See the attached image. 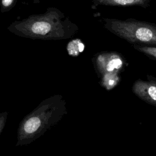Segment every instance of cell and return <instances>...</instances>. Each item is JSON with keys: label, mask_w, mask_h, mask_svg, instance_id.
<instances>
[{"label": "cell", "mask_w": 156, "mask_h": 156, "mask_svg": "<svg viewBox=\"0 0 156 156\" xmlns=\"http://www.w3.org/2000/svg\"><path fill=\"white\" fill-rule=\"evenodd\" d=\"M133 91L145 101L156 104V84L138 81L134 85Z\"/></svg>", "instance_id": "5"}, {"label": "cell", "mask_w": 156, "mask_h": 156, "mask_svg": "<svg viewBox=\"0 0 156 156\" xmlns=\"http://www.w3.org/2000/svg\"><path fill=\"white\" fill-rule=\"evenodd\" d=\"M98 68L106 73H113L114 70L120 69L123 62L121 56L115 52L101 53L96 58Z\"/></svg>", "instance_id": "4"}, {"label": "cell", "mask_w": 156, "mask_h": 156, "mask_svg": "<svg viewBox=\"0 0 156 156\" xmlns=\"http://www.w3.org/2000/svg\"><path fill=\"white\" fill-rule=\"evenodd\" d=\"M133 48L134 49L144 53L146 55H147L148 56L156 58V46L134 44Z\"/></svg>", "instance_id": "8"}, {"label": "cell", "mask_w": 156, "mask_h": 156, "mask_svg": "<svg viewBox=\"0 0 156 156\" xmlns=\"http://www.w3.org/2000/svg\"><path fill=\"white\" fill-rule=\"evenodd\" d=\"M7 118V112H4L0 113V135L5 126Z\"/></svg>", "instance_id": "10"}, {"label": "cell", "mask_w": 156, "mask_h": 156, "mask_svg": "<svg viewBox=\"0 0 156 156\" xmlns=\"http://www.w3.org/2000/svg\"><path fill=\"white\" fill-rule=\"evenodd\" d=\"M83 48L84 46L82 43H79L78 44L77 40H74L69 43L67 47V50L69 55L76 56L79 52L83 51Z\"/></svg>", "instance_id": "7"}, {"label": "cell", "mask_w": 156, "mask_h": 156, "mask_svg": "<svg viewBox=\"0 0 156 156\" xmlns=\"http://www.w3.org/2000/svg\"><path fill=\"white\" fill-rule=\"evenodd\" d=\"M104 78V82L105 83V86L108 89L112 88L114 86H115L118 80V77L115 74H112V73H106Z\"/></svg>", "instance_id": "9"}, {"label": "cell", "mask_w": 156, "mask_h": 156, "mask_svg": "<svg viewBox=\"0 0 156 156\" xmlns=\"http://www.w3.org/2000/svg\"><path fill=\"white\" fill-rule=\"evenodd\" d=\"M152 0H93L94 7L98 5L106 6H133L138 5L146 8L149 6V2Z\"/></svg>", "instance_id": "6"}, {"label": "cell", "mask_w": 156, "mask_h": 156, "mask_svg": "<svg viewBox=\"0 0 156 156\" xmlns=\"http://www.w3.org/2000/svg\"><path fill=\"white\" fill-rule=\"evenodd\" d=\"M58 100L51 97L41 101L20 122L17 131L16 146L30 144L36 140L57 120Z\"/></svg>", "instance_id": "2"}, {"label": "cell", "mask_w": 156, "mask_h": 156, "mask_svg": "<svg viewBox=\"0 0 156 156\" xmlns=\"http://www.w3.org/2000/svg\"><path fill=\"white\" fill-rule=\"evenodd\" d=\"M26 36L49 40L71 38L79 30L78 26L60 10L51 9L40 16H32L16 26Z\"/></svg>", "instance_id": "1"}, {"label": "cell", "mask_w": 156, "mask_h": 156, "mask_svg": "<svg viewBox=\"0 0 156 156\" xmlns=\"http://www.w3.org/2000/svg\"><path fill=\"white\" fill-rule=\"evenodd\" d=\"M103 22L107 30L132 44L156 46L155 24L132 18H104Z\"/></svg>", "instance_id": "3"}, {"label": "cell", "mask_w": 156, "mask_h": 156, "mask_svg": "<svg viewBox=\"0 0 156 156\" xmlns=\"http://www.w3.org/2000/svg\"><path fill=\"white\" fill-rule=\"evenodd\" d=\"M14 1L15 0H1V5L2 9H9L11 7V6L13 4Z\"/></svg>", "instance_id": "11"}]
</instances>
